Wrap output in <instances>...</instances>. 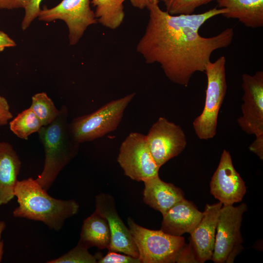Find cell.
Returning a JSON list of instances; mask_svg holds the SVG:
<instances>
[{"label":"cell","mask_w":263,"mask_h":263,"mask_svg":"<svg viewBox=\"0 0 263 263\" xmlns=\"http://www.w3.org/2000/svg\"><path fill=\"white\" fill-rule=\"evenodd\" d=\"M213 0H159L171 15L192 14L196 8Z\"/></svg>","instance_id":"cb8c5ba5"},{"label":"cell","mask_w":263,"mask_h":263,"mask_svg":"<svg viewBox=\"0 0 263 263\" xmlns=\"http://www.w3.org/2000/svg\"><path fill=\"white\" fill-rule=\"evenodd\" d=\"M6 227V225L5 222L0 221V263L2 260L3 254V242L1 240V235Z\"/></svg>","instance_id":"d6a6232c"},{"label":"cell","mask_w":263,"mask_h":263,"mask_svg":"<svg viewBox=\"0 0 263 263\" xmlns=\"http://www.w3.org/2000/svg\"><path fill=\"white\" fill-rule=\"evenodd\" d=\"M223 204H207L199 224L190 234V241L197 263L211 259L217 221Z\"/></svg>","instance_id":"5bb4252c"},{"label":"cell","mask_w":263,"mask_h":263,"mask_svg":"<svg viewBox=\"0 0 263 263\" xmlns=\"http://www.w3.org/2000/svg\"><path fill=\"white\" fill-rule=\"evenodd\" d=\"M90 3V0H62L52 8L44 6L38 18L47 22L56 19L63 20L68 28L70 45H74L88 27L97 23Z\"/></svg>","instance_id":"9c48e42d"},{"label":"cell","mask_w":263,"mask_h":263,"mask_svg":"<svg viewBox=\"0 0 263 263\" xmlns=\"http://www.w3.org/2000/svg\"><path fill=\"white\" fill-rule=\"evenodd\" d=\"M242 80V116L237 123L247 134L263 137V72L258 71L253 75L243 74Z\"/></svg>","instance_id":"8fae6325"},{"label":"cell","mask_w":263,"mask_h":263,"mask_svg":"<svg viewBox=\"0 0 263 263\" xmlns=\"http://www.w3.org/2000/svg\"><path fill=\"white\" fill-rule=\"evenodd\" d=\"M118 252L109 251L104 256L102 255L98 259V263H141L138 258L121 254Z\"/></svg>","instance_id":"484cf974"},{"label":"cell","mask_w":263,"mask_h":263,"mask_svg":"<svg viewBox=\"0 0 263 263\" xmlns=\"http://www.w3.org/2000/svg\"><path fill=\"white\" fill-rule=\"evenodd\" d=\"M13 118L7 100L0 94V126L7 125Z\"/></svg>","instance_id":"4316f807"},{"label":"cell","mask_w":263,"mask_h":263,"mask_svg":"<svg viewBox=\"0 0 263 263\" xmlns=\"http://www.w3.org/2000/svg\"><path fill=\"white\" fill-rule=\"evenodd\" d=\"M210 193L223 206L241 202L246 192L244 182L236 171L229 151L224 150L210 182Z\"/></svg>","instance_id":"4fadbf2b"},{"label":"cell","mask_w":263,"mask_h":263,"mask_svg":"<svg viewBox=\"0 0 263 263\" xmlns=\"http://www.w3.org/2000/svg\"><path fill=\"white\" fill-rule=\"evenodd\" d=\"M68 117V109L63 105L57 117L38 132L45 158L42 172L36 179L47 191L78 151L80 144L71 135Z\"/></svg>","instance_id":"3957f363"},{"label":"cell","mask_w":263,"mask_h":263,"mask_svg":"<svg viewBox=\"0 0 263 263\" xmlns=\"http://www.w3.org/2000/svg\"><path fill=\"white\" fill-rule=\"evenodd\" d=\"M129 228L137 247L141 263H176L185 245L184 237L173 236L162 230H151L127 218Z\"/></svg>","instance_id":"8992f818"},{"label":"cell","mask_w":263,"mask_h":263,"mask_svg":"<svg viewBox=\"0 0 263 263\" xmlns=\"http://www.w3.org/2000/svg\"><path fill=\"white\" fill-rule=\"evenodd\" d=\"M42 0H26L24 7L25 14L21 22V28L25 30L32 22L38 17L41 9L40 5Z\"/></svg>","instance_id":"d4e9b609"},{"label":"cell","mask_w":263,"mask_h":263,"mask_svg":"<svg viewBox=\"0 0 263 263\" xmlns=\"http://www.w3.org/2000/svg\"><path fill=\"white\" fill-rule=\"evenodd\" d=\"M126 0H92L95 7V18L103 26L115 29L123 22L125 13L123 3Z\"/></svg>","instance_id":"ffe728a7"},{"label":"cell","mask_w":263,"mask_h":263,"mask_svg":"<svg viewBox=\"0 0 263 263\" xmlns=\"http://www.w3.org/2000/svg\"><path fill=\"white\" fill-rule=\"evenodd\" d=\"M21 165L12 145L0 142V206L8 203L14 197V190Z\"/></svg>","instance_id":"2e32d148"},{"label":"cell","mask_w":263,"mask_h":263,"mask_svg":"<svg viewBox=\"0 0 263 263\" xmlns=\"http://www.w3.org/2000/svg\"><path fill=\"white\" fill-rule=\"evenodd\" d=\"M148 9L149 20L136 50L147 63L159 64L169 79L178 85L187 87L196 72H205L213 52L229 46L233 40L232 28L211 37L199 33L208 20L226 13L225 8L180 15H171L158 4Z\"/></svg>","instance_id":"6da1fadb"},{"label":"cell","mask_w":263,"mask_h":263,"mask_svg":"<svg viewBox=\"0 0 263 263\" xmlns=\"http://www.w3.org/2000/svg\"><path fill=\"white\" fill-rule=\"evenodd\" d=\"M146 136L151 155L160 168L180 154L187 145L182 128L163 117L152 125Z\"/></svg>","instance_id":"30bf717a"},{"label":"cell","mask_w":263,"mask_h":263,"mask_svg":"<svg viewBox=\"0 0 263 263\" xmlns=\"http://www.w3.org/2000/svg\"><path fill=\"white\" fill-rule=\"evenodd\" d=\"M143 201L164 215L184 199L182 190L173 184L162 181L159 175L144 182Z\"/></svg>","instance_id":"e0dca14e"},{"label":"cell","mask_w":263,"mask_h":263,"mask_svg":"<svg viewBox=\"0 0 263 263\" xmlns=\"http://www.w3.org/2000/svg\"><path fill=\"white\" fill-rule=\"evenodd\" d=\"M132 5L137 8L143 9L150 6L158 4L159 0H130Z\"/></svg>","instance_id":"1f68e13d"},{"label":"cell","mask_w":263,"mask_h":263,"mask_svg":"<svg viewBox=\"0 0 263 263\" xmlns=\"http://www.w3.org/2000/svg\"><path fill=\"white\" fill-rule=\"evenodd\" d=\"M111 233L106 219L95 211L83 223L78 243L88 248L108 249Z\"/></svg>","instance_id":"d6986e66"},{"label":"cell","mask_w":263,"mask_h":263,"mask_svg":"<svg viewBox=\"0 0 263 263\" xmlns=\"http://www.w3.org/2000/svg\"><path fill=\"white\" fill-rule=\"evenodd\" d=\"M203 212L185 198L163 215L161 230L169 234L180 236L191 234L200 222Z\"/></svg>","instance_id":"9a60e30c"},{"label":"cell","mask_w":263,"mask_h":263,"mask_svg":"<svg viewBox=\"0 0 263 263\" xmlns=\"http://www.w3.org/2000/svg\"><path fill=\"white\" fill-rule=\"evenodd\" d=\"M176 263H197L190 243L186 244L180 251Z\"/></svg>","instance_id":"83f0119b"},{"label":"cell","mask_w":263,"mask_h":263,"mask_svg":"<svg viewBox=\"0 0 263 263\" xmlns=\"http://www.w3.org/2000/svg\"><path fill=\"white\" fill-rule=\"evenodd\" d=\"M16 46V43L9 36L2 31H0V52L5 48Z\"/></svg>","instance_id":"4dcf8cb0"},{"label":"cell","mask_w":263,"mask_h":263,"mask_svg":"<svg viewBox=\"0 0 263 263\" xmlns=\"http://www.w3.org/2000/svg\"><path fill=\"white\" fill-rule=\"evenodd\" d=\"M31 177L18 180L14 190L18 206L13 210L15 218L43 223L50 229L59 231L66 220L77 213L78 204L74 200H60L49 195Z\"/></svg>","instance_id":"7a4b0ae2"},{"label":"cell","mask_w":263,"mask_h":263,"mask_svg":"<svg viewBox=\"0 0 263 263\" xmlns=\"http://www.w3.org/2000/svg\"><path fill=\"white\" fill-rule=\"evenodd\" d=\"M226 59L221 56L214 62L209 61L204 73L207 87L204 109L193 122L194 132L201 140L213 138L216 134L218 117L227 90Z\"/></svg>","instance_id":"277c9868"},{"label":"cell","mask_w":263,"mask_h":263,"mask_svg":"<svg viewBox=\"0 0 263 263\" xmlns=\"http://www.w3.org/2000/svg\"><path fill=\"white\" fill-rule=\"evenodd\" d=\"M135 95L133 93L112 100L90 114L73 119L69 126L74 139L80 144L94 140L114 131Z\"/></svg>","instance_id":"5b68a950"},{"label":"cell","mask_w":263,"mask_h":263,"mask_svg":"<svg viewBox=\"0 0 263 263\" xmlns=\"http://www.w3.org/2000/svg\"><path fill=\"white\" fill-rule=\"evenodd\" d=\"M249 150L263 160V137H256L249 147Z\"/></svg>","instance_id":"f546056e"},{"label":"cell","mask_w":263,"mask_h":263,"mask_svg":"<svg viewBox=\"0 0 263 263\" xmlns=\"http://www.w3.org/2000/svg\"><path fill=\"white\" fill-rule=\"evenodd\" d=\"M117 161L124 174L133 180L144 182L159 175L160 167L154 160L146 136L130 133L122 142Z\"/></svg>","instance_id":"ba28073f"},{"label":"cell","mask_w":263,"mask_h":263,"mask_svg":"<svg viewBox=\"0 0 263 263\" xmlns=\"http://www.w3.org/2000/svg\"><path fill=\"white\" fill-rule=\"evenodd\" d=\"M218 7L227 10L222 15L237 19L245 26L258 28L263 26V0H216Z\"/></svg>","instance_id":"ac0fdd59"},{"label":"cell","mask_w":263,"mask_h":263,"mask_svg":"<svg viewBox=\"0 0 263 263\" xmlns=\"http://www.w3.org/2000/svg\"><path fill=\"white\" fill-rule=\"evenodd\" d=\"M43 126L51 123L58 115L59 110L45 92L38 93L32 96L30 107Z\"/></svg>","instance_id":"7402d4cb"},{"label":"cell","mask_w":263,"mask_h":263,"mask_svg":"<svg viewBox=\"0 0 263 263\" xmlns=\"http://www.w3.org/2000/svg\"><path fill=\"white\" fill-rule=\"evenodd\" d=\"M95 211L107 220L111 233L109 251L138 258V251L130 229L124 224L116 208L113 197L100 193L95 196Z\"/></svg>","instance_id":"7c38bea8"},{"label":"cell","mask_w":263,"mask_h":263,"mask_svg":"<svg viewBox=\"0 0 263 263\" xmlns=\"http://www.w3.org/2000/svg\"><path fill=\"white\" fill-rule=\"evenodd\" d=\"M87 247L78 243L77 245L67 253L61 256L48 261V263H96L102 255L101 253L92 255Z\"/></svg>","instance_id":"603a6c76"},{"label":"cell","mask_w":263,"mask_h":263,"mask_svg":"<svg viewBox=\"0 0 263 263\" xmlns=\"http://www.w3.org/2000/svg\"><path fill=\"white\" fill-rule=\"evenodd\" d=\"M246 205L222 206L217 221L214 250L211 260L231 263L242 250L241 226Z\"/></svg>","instance_id":"52a82bcc"},{"label":"cell","mask_w":263,"mask_h":263,"mask_svg":"<svg viewBox=\"0 0 263 263\" xmlns=\"http://www.w3.org/2000/svg\"><path fill=\"white\" fill-rule=\"evenodd\" d=\"M9 124L11 131L24 140H27L32 133L38 132L43 126L30 107L19 113Z\"/></svg>","instance_id":"44dd1931"},{"label":"cell","mask_w":263,"mask_h":263,"mask_svg":"<svg viewBox=\"0 0 263 263\" xmlns=\"http://www.w3.org/2000/svg\"><path fill=\"white\" fill-rule=\"evenodd\" d=\"M26 0H0V9L24 8Z\"/></svg>","instance_id":"f1b7e54d"}]
</instances>
